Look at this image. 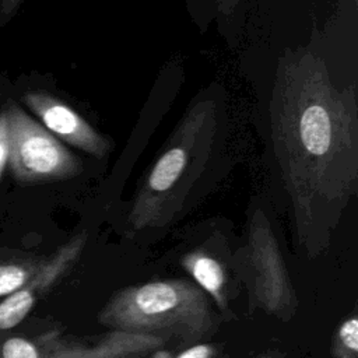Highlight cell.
Segmentation results:
<instances>
[{"label":"cell","mask_w":358,"mask_h":358,"mask_svg":"<svg viewBox=\"0 0 358 358\" xmlns=\"http://www.w3.org/2000/svg\"><path fill=\"white\" fill-rule=\"evenodd\" d=\"M270 150L292 210L298 246L324 252L357 193L358 119L352 85L340 87L309 50L282 57L270 101Z\"/></svg>","instance_id":"obj_1"},{"label":"cell","mask_w":358,"mask_h":358,"mask_svg":"<svg viewBox=\"0 0 358 358\" xmlns=\"http://www.w3.org/2000/svg\"><path fill=\"white\" fill-rule=\"evenodd\" d=\"M224 95L210 90L189 106L140 183L127 224L131 231L169 225L190 203L196 189L213 179L225 134Z\"/></svg>","instance_id":"obj_2"},{"label":"cell","mask_w":358,"mask_h":358,"mask_svg":"<svg viewBox=\"0 0 358 358\" xmlns=\"http://www.w3.org/2000/svg\"><path fill=\"white\" fill-rule=\"evenodd\" d=\"M96 320L110 330L175 337L183 343H194L217 326L208 295L186 278L124 287L108 299Z\"/></svg>","instance_id":"obj_3"},{"label":"cell","mask_w":358,"mask_h":358,"mask_svg":"<svg viewBox=\"0 0 358 358\" xmlns=\"http://www.w3.org/2000/svg\"><path fill=\"white\" fill-rule=\"evenodd\" d=\"M8 158L6 171L24 186L71 179L83 172V161L49 133L14 99H6Z\"/></svg>","instance_id":"obj_4"},{"label":"cell","mask_w":358,"mask_h":358,"mask_svg":"<svg viewBox=\"0 0 358 358\" xmlns=\"http://www.w3.org/2000/svg\"><path fill=\"white\" fill-rule=\"evenodd\" d=\"M243 253L241 268L252 303L267 315L289 319L296 309L295 291L277 238L262 208H256L250 217Z\"/></svg>","instance_id":"obj_5"},{"label":"cell","mask_w":358,"mask_h":358,"mask_svg":"<svg viewBox=\"0 0 358 358\" xmlns=\"http://www.w3.org/2000/svg\"><path fill=\"white\" fill-rule=\"evenodd\" d=\"M20 102L63 144L84 151L96 159L109 154L110 140L98 133L76 109L52 92L42 88L25 90L20 95Z\"/></svg>","instance_id":"obj_6"},{"label":"cell","mask_w":358,"mask_h":358,"mask_svg":"<svg viewBox=\"0 0 358 358\" xmlns=\"http://www.w3.org/2000/svg\"><path fill=\"white\" fill-rule=\"evenodd\" d=\"M87 235H74L56 252L46 257L42 267L15 292L0 301V333L17 327L35 308V305L56 285L78 262Z\"/></svg>","instance_id":"obj_7"},{"label":"cell","mask_w":358,"mask_h":358,"mask_svg":"<svg viewBox=\"0 0 358 358\" xmlns=\"http://www.w3.org/2000/svg\"><path fill=\"white\" fill-rule=\"evenodd\" d=\"M165 343L159 336L110 330L92 345L69 341L56 358H148Z\"/></svg>","instance_id":"obj_8"},{"label":"cell","mask_w":358,"mask_h":358,"mask_svg":"<svg viewBox=\"0 0 358 358\" xmlns=\"http://www.w3.org/2000/svg\"><path fill=\"white\" fill-rule=\"evenodd\" d=\"M180 264L222 312L228 310L227 274L218 259L203 249H196L183 255Z\"/></svg>","instance_id":"obj_9"},{"label":"cell","mask_w":358,"mask_h":358,"mask_svg":"<svg viewBox=\"0 0 358 358\" xmlns=\"http://www.w3.org/2000/svg\"><path fill=\"white\" fill-rule=\"evenodd\" d=\"M69 341L50 330L38 336L6 331L0 341V358H56Z\"/></svg>","instance_id":"obj_10"},{"label":"cell","mask_w":358,"mask_h":358,"mask_svg":"<svg viewBox=\"0 0 358 358\" xmlns=\"http://www.w3.org/2000/svg\"><path fill=\"white\" fill-rule=\"evenodd\" d=\"M46 257L3 249L0 255V301L18 291L42 267Z\"/></svg>","instance_id":"obj_11"},{"label":"cell","mask_w":358,"mask_h":358,"mask_svg":"<svg viewBox=\"0 0 358 358\" xmlns=\"http://www.w3.org/2000/svg\"><path fill=\"white\" fill-rule=\"evenodd\" d=\"M333 358H358V320L355 315L344 319L331 340Z\"/></svg>","instance_id":"obj_12"},{"label":"cell","mask_w":358,"mask_h":358,"mask_svg":"<svg viewBox=\"0 0 358 358\" xmlns=\"http://www.w3.org/2000/svg\"><path fill=\"white\" fill-rule=\"evenodd\" d=\"M8 158V117L6 112V101H0V183L7 168Z\"/></svg>","instance_id":"obj_13"},{"label":"cell","mask_w":358,"mask_h":358,"mask_svg":"<svg viewBox=\"0 0 358 358\" xmlns=\"http://www.w3.org/2000/svg\"><path fill=\"white\" fill-rule=\"evenodd\" d=\"M217 352H218V347L215 344L201 343V344H194L171 358H215Z\"/></svg>","instance_id":"obj_14"},{"label":"cell","mask_w":358,"mask_h":358,"mask_svg":"<svg viewBox=\"0 0 358 358\" xmlns=\"http://www.w3.org/2000/svg\"><path fill=\"white\" fill-rule=\"evenodd\" d=\"M22 3L24 0H0V28L13 20Z\"/></svg>","instance_id":"obj_15"},{"label":"cell","mask_w":358,"mask_h":358,"mask_svg":"<svg viewBox=\"0 0 358 358\" xmlns=\"http://www.w3.org/2000/svg\"><path fill=\"white\" fill-rule=\"evenodd\" d=\"M253 358H284L277 350H268L264 352H260L257 355H255Z\"/></svg>","instance_id":"obj_16"},{"label":"cell","mask_w":358,"mask_h":358,"mask_svg":"<svg viewBox=\"0 0 358 358\" xmlns=\"http://www.w3.org/2000/svg\"><path fill=\"white\" fill-rule=\"evenodd\" d=\"M3 336H4V333H0V341H1V338H3Z\"/></svg>","instance_id":"obj_17"},{"label":"cell","mask_w":358,"mask_h":358,"mask_svg":"<svg viewBox=\"0 0 358 358\" xmlns=\"http://www.w3.org/2000/svg\"><path fill=\"white\" fill-rule=\"evenodd\" d=\"M225 358H227V357H225Z\"/></svg>","instance_id":"obj_18"}]
</instances>
